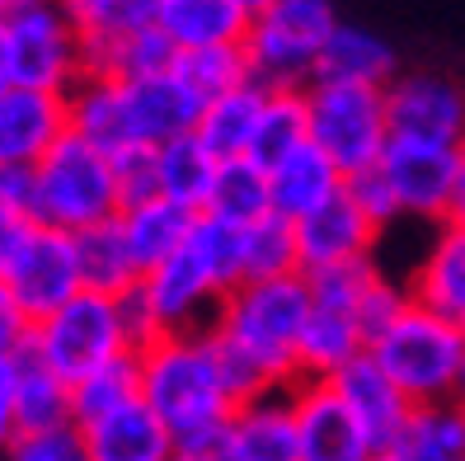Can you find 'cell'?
Wrapping results in <instances>:
<instances>
[{"mask_svg": "<svg viewBox=\"0 0 465 461\" xmlns=\"http://www.w3.org/2000/svg\"><path fill=\"white\" fill-rule=\"evenodd\" d=\"M142 405L170 433L174 452H216L231 424V396L216 376L207 330L203 335H160L136 348Z\"/></svg>", "mask_w": 465, "mask_h": 461, "instance_id": "6da1fadb", "label": "cell"}, {"mask_svg": "<svg viewBox=\"0 0 465 461\" xmlns=\"http://www.w3.org/2000/svg\"><path fill=\"white\" fill-rule=\"evenodd\" d=\"M311 316V287L301 274L240 283L212 320V335L231 339L250 358H259L282 386L296 382V339Z\"/></svg>", "mask_w": 465, "mask_h": 461, "instance_id": "7a4b0ae2", "label": "cell"}, {"mask_svg": "<svg viewBox=\"0 0 465 461\" xmlns=\"http://www.w3.org/2000/svg\"><path fill=\"white\" fill-rule=\"evenodd\" d=\"M29 198H34V222L66 236L104 226L123 212L114 160L94 151L90 142H80L75 132H66L29 170Z\"/></svg>", "mask_w": 465, "mask_h": 461, "instance_id": "3957f363", "label": "cell"}, {"mask_svg": "<svg viewBox=\"0 0 465 461\" xmlns=\"http://www.w3.org/2000/svg\"><path fill=\"white\" fill-rule=\"evenodd\" d=\"M367 358L400 386L409 405L451 400L465 363V335L456 320H442L419 302H409L391 330L367 344Z\"/></svg>", "mask_w": 465, "mask_h": 461, "instance_id": "277c9868", "label": "cell"}, {"mask_svg": "<svg viewBox=\"0 0 465 461\" xmlns=\"http://www.w3.org/2000/svg\"><path fill=\"white\" fill-rule=\"evenodd\" d=\"M0 66L19 90L66 95L85 75V52L62 0H10L0 19Z\"/></svg>", "mask_w": 465, "mask_h": 461, "instance_id": "5b68a950", "label": "cell"}, {"mask_svg": "<svg viewBox=\"0 0 465 461\" xmlns=\"http://www.w3.org/2000/svg\"><path fill=\"white\" fill-rule=\"evenodd\" d=\"M334 29L339 15L330 0H278V5L250 15V29L240 43L250 75L263 90H306Z\"/></svg>", "mask_w": 465, "mask_h": 461, "instance_id": "8992f818", "label": "cell"}, {"mask_svg": "<svg viewBox=\"0 0 465 461\" xmlns=\"http://www.w3.org/2000/svg\"><path fill=\"white\" fill-rule=\"evenodd\" d=\"M29 354L57 372L66 386H75L80 376H90L108 363H118L136 354L123 316H118V296H99V292H75L66 306L43 316L29 335Z\"/></svg>", "mask_w": 465, "mask_h": 461, "instance_id": "52a82bcc", "label": "cell"}, {"mask_svg": "<svg viewBox=\"0 0 465 461\" xmlns=\"http://www.w3.org/2000/svg\"><path fill=\"white\" fill-rule=\"evenodd\" d=\"M306 142L330 160L343 179L376 170L381 151L391 142L386 90L320 85V80L306 85Z\"/></svg>", "mask_w": 465, "mask_h": 461, "instance_id": "ba28073f", "label": "cell"}, {"mask_svg": "<svg viewBox=\"0 0 465 461\" xmlns=\"http://www.w3.org/2000/svg\"><path fill=\"white\" fill-rule=\"evenodd\" d=\"M0 283L24 306L34 325L66 306L80 287V259H75V236L52 231L38 222H19L0 231Z\"/></svg>", "mask_w": 465, "mask_h": 461, "instance_id": "9c48e42d", "label": "cell"}, {"mask_svg": "<svg viewBox=\"0 0 465 461\" xmlns=\"http://www.w3.org/2000/svg\"><path fill=\"white\" fill-rule=\"evenodd\" d=\"M376 170L391 184L400 216H423V222L442 226L451 194H456V179L465 170V155H460V146H442V142L391 137L376 160Z\"/></svg>", "mask_w": 465, "mask_h": 461, "instance_id": "30bf717a", "label": "cell"}, {"mask_svg": "<svg viewBox=\"0 0 465 461\" xmlns=\"http://www.w3.org/2000/svg\"><path fill=\"white\" fill-rule=\"evenodd\" d=\"M136 287H142L146 306L155 311L160 335H203V330H212L216 311L226 302V292L216 287V278L203 268V259L188 250V240L160 268L142 274Z\"/></svg>", "mask_w": 465, "mask_h": 461, "instance_id": "8fae6325", "label": "cell"}, {"mask_svg": "<svg viewBox=\"0 0 465 461\" xmlns=\"http://www.w3.org/2000/svg\"><path fill=\"white\" fill-rule=\"evenodd\" d=\"M386 123L391 137L404 142H442L460 146L465 132V90L447 75H395L386 85Z\"/></svg>", "mask_w": 465, "mask_h": 461, "instance_id": "7c38bea8", "label": "cell"}, {"mask_svg": "<svg viewBox=\"0 0 465 461\" xmlns=\"http://www.w3.org/2000/svg\"><path fill=\"white\" fill-rule=\"evenodd\" d=\"M287 396L296 415L301 461H371L376 456L367 428L352 419V410L339 400L330 382H292Z\"/></svg>", "mask_w": 465, "mask_h": 461, "instance_id": "4fadbf2b", "label": "cell"}, {"mask_svg": "<svg viewBox=\"0 0 465 461\" xmlns=\"http://www.w3.org/2000/svg\"><path fill=\"white\" fill-rule=\"evenodd\" d=\"M376 226L362 216V207L343 194H334L324 207L296 222V268L301 274H320V268H339V264H358L371 259L376 250Z\"/></svg>", "mask_w": 465, "mask_h": 461, "instance_id": "5bb4252c", "label": "cell"}, {"mask_svg": "<svg viewBox=\"0 0 465 461\" xmlns=\"http://www.w3.org/2000/svg\"><path fill=\"white\" fill-rule=\"evenodd\" d=\"M66 95L47 90H0V165L34 170L38 160L66 137Z\"/></svg>", "mask_w": 465, "mask_h": 461, "instance_id": "9a60e30c", "label": "cell"}, {"mask_svg": "<svg viewBox=\"0 0 465 461\" xmlns=\"http://www.w3.org/2000/svg\"><path fill=\"white\" fill-rule=\"evenodd\" d=\"M216 456L222 461H301L292 396L272 391V396L235 405L222 443H216Z\"/></svg>", "mask_w": 465, "mask_h": 461, "instance_id": "2e32d148", "label": "cell"}, {"mask_svg": "<svg viewBox=\"0 0 465 461\" xmlns=\"http://www.w3.org/2000/svg\"><path fill=\"white\" fill-rule=\"evenodd\" d=\"M123 104H127L132 146H151V151L174 137H188L203 114V104L183 90V80L174 71L151 75V80H123Z\"/></svg>", "mask_w": 465, "mask_h": 461, "instance_id": "e0dca14e", "label": "cell"}, {"mask_svg": "<svg viewBox=\"0 0 465 461\" xmlns=\"http://www.w3.org/2000/svg\"><path fill=\"white\" fill-rule=\"evenodd\" d=\"M330 386L339 391V400L352 410V419L367 428L371 447L376 452H391L395 438H400V428H404V419H409V410H414V405L400 396V386L391 382V376L362 354V358H352L343 372H334Z\"/></svg>", "mask_w": 465, "mask_h": 461, "instance_id": "ac0fdd59", "label": "cell"}, {"mask_svg": "<svg viewBox=\"0 0 465 461\" xmlns=\"http://www.w3.org/2000/svg\"><path fill=\"white\" fill-rule=\"evenodd\" d=\"M66 127L80 142H90L108 160L132 151V127H127V104H123V80L114 75H80L66 90Z\"/></svg>", "mask_w": 465, "mask_h": 461, "instance_id": "d6986e66", "label": "cell"}, {"mask_svg": "<svg viewBox=\"0 0 465 461\" xmlns=\"http://www.w3.org/2000/svg\"><path fill=\"white\" fill-rule=\"evenodd\" d=\"M155 29L179 52L240 47L250 29V10L244 0H155Z\"/></svg>", "mask_w": 465, "mask_h": 461, "instance_id": "ffe728a7", "label": "cell"}, {"mask_svg": "<svg viewBox=\"0 0 465 461\" xmlns=\"http://www.w3.org/2000/svg\"><path fill=\"white\" fill-rule=\"evenodd\" d=\"M404 292H409V302H419L423 311L460 325L465 320V231L437 226L432 246L414 264Z\"/></svg>", "mask_w": 465, "mask_h": 461, "instance_id": "44dd1931", "label": "cell"}, {"mask_svg": "<svg viewBox=\"0 0 465 461\" xmlns=\"http://www.w3.org/2000/svg\"><path fill=\"white\" fill-rule=\"evenodd\" d=\"M334 194H343V175L311 142L296 146L292 155H282L278 165L268 170V212L292 222V226L301 216H311L315 207H324Z\"/></svg>", "mask_w": 465, "mask_h": 461, "instance_id": "7402d4cb", "label": "cell"}, {"mask_svg": "<svg viewBox=\"0 0 465 461\" xmlns=\"http://www.w3.org/2000/svg\"><path fill=\"white\" fill-rule=\"evenodd\" d=\"M315 80L320 85H367V90H386L395 80V52L391 43L371 34V29H358V24H343L330 34L324 43L320 62H315ZM311 80V85H315Z\"/></svg>", "mask_w": 465, "mask_h": 461, "instance_id": "603a6c76", "label": "cell"}, {"mask_svg": "<svg viewBox=\"0 0 465 461\" xmlns=\"http://www.w3.org/2000/svg\"><path fill=\"white\" fill-rule=\"evenodd\" d=\"M80 433H85L94 461H174L170 433L160 428V419L142 400H132V405H123V410L94 419Z\"/></svg>", "mask_w": 465, "mask_h": 461, "instance_id": "cb8c5ba5", "label": "cell"}, {"mask_svg": "<svg viewBox=\"0 0 465 461\" xmlns=\"http://www.w3.org/2000/svg\"><path fill=\"white\" fill-rule=\"evenodd\" d=\"M362 354H367V339L358 330V320L348 311L311 306L306 330L296 339V382H330L334 372H343Z\"/></svg>", "mask_w": 465, "mask_h": 461, "instance_id": "d4e9b609", "label": "cell"}, {"mask_svg": "<svg viewBox=\"0 0 465 461\" xmlns=\"http://www.w3.org/2000/svg\"><path fill=\"white\" fill-rule=\"evenodd\" d=\"M263 99H268V90L259 85V80H244L240 90H231V95H222V99L203 104L193 137H198L216 160H240V155H250L254 132H259V114H263Z\"/></svg>", "mask_w": 465, "mask_h": 461, "instance_id": "484cf974", "label": "cell"}, {"mask_svg": "<svg viewBox=\"0 0 465 461\" xmlns=\"http://www.w3.org/2000/svg\"><path fill=\"white\" fill-rule=\"evenodd\" d=\"M62 10L80 38L85 62L136 38V34L155 29V0H62Z\"/></svg>", "mask_w": 465, "mask_h": 461, "instance_id": "4316f807", "label": "cell"}, {"mask_svg": "<svg viewBox=\"0 0 465 461\" xmlns=\"http://www.w3.org/2000/svg\"><path fill=\"white\" fill-rule=\"evenodd\" d=\"M216 160L193 132L188 137H174L165 146H155V175H160V198L183 207L188 216H203L207 198H212V184H216Z\"/></svg>", "mask_w": 465, "mask_h": 461, "instance_id": "83f0119b", "label": "cell"}, {"mask_svg": "<svg viewBox=\"0 0 465 461\" xmlns=\"http://www.w3.org/2000/svg\"><path fill=\"white\" fill-rule=\"evenodd\" d=\"M118 226H123V240H127V255L136 264V274H151V268H160L188 240L193 216L174 203H165V198H155V203L118 212Z\"/></svg>", "mask_w": 465, "mask_h": 461, "instance_id": "f1b7e54d", "label": "cell"}, {"mask_svg": "<svg viewBox=\"0 0 465 461\" xmlns=\"http://www.w3.org/2000/svg\"><path fill=\"white\" fill-rule=\"evenodd\" d=\"M391 452L404 461H465V410L456 400L414 405Z\"/></svg>", "mask_w": 465, "mask_h": 461, "instance_id": "f546056e", "label": "cell"}, {"mask_svg": "<svg viewBox=\"0 0 465 461\" xmlns=\"http://www.w3.org/2000/svg\"><path fill=\"white\" fill-rule=\"evenodd\" d=\"M75 259H80V287L85 292H99V296H123L142 283L136 264L127 255V240H123V226L118 216L104 226H90L75 236Z\"/></svg>", "mask_w": 465, "mask_h": 461, "instance_id": "4dcf8cb0", "label": "cell"}, {"mask_svg": "<svg viewBox=\"0 0 465 461\" xmlns=\"http://www.w3.org/2000/svg\"><path fill=\"white\" fill-rule=\"evenodd\" d=\"M203 216H216V222H226L235 231L254 226L259 216H268V170L254 165L250 155L222 160V165H216V184H212V198H207Z\"/></svg>", "mask_w": 465, "mask_h": 461, "instance_id": "1f68e13d", "label": "cell"}, {"mask_svg": "<svg viewBox=\"0 0 465 461\" xmlns=\"http://www.w3.org/2000/svg\"><path fill=\"white\" fill-rule=\"evenodd\" d=\"M15 424L19 433H47L71 424V386L47 372L29 348L19 354V386H15Z\"/></svg>", "mask_w": 465, "mask_h": 461, "instance_id": "d6a6232c", "label": "cell"}, {"mask_svg": "<svg viewBox=\"0 0 465 461\" xmlns=\"http://www.w3.org/2000/svg\"><path fill=\"white\" fill-rule=\"evenodd\" d=\"M296 146H306V90H268L250 160L263 165V170H272Z\"/></svg>", "mask_w": 465, "mask_h": 461, "instance_id": "836d02e7", "label": "cell"}, {"mask_svg": "<svg viewBox=\"0 0 465 461\" xmlns=\"http://www.w3.org/2000/svg\"><path fill=\"white\" fill-rule=\"evenodd\" d=\"M240 274L244 283H268V278H287L301 274L296 268V226L282 216H259L254 226L240 231Z\"/></svg>", "mask_w": 465, "mask_h": 461, "instance_id": "e575fe53", "label": "cell"}, {"mask_svg": "<svg viewBox=\"0 0 465 461\" xmlns=\"http://www.w3.org/2000/svg\"><path fill=\"white\" fill-rule=\"evenodd\" d=\"M142 400V382H136V354L108 363L90 376H80V382L71 386V424L90 428L94 419L123 410V405Z\"/></svg>", "mask_w": 465, "mask_h": 461, "instance_id": "d590c367", "label": "cell"}, {"mask_svg": "<svg viewBox=\"0 0 465 461\" xmlns=\"http://www.w3.org/2000/svg\"><path fill=\"white\" fill-rule=\"evenodd\" d=\"M174 75L183 80V90L193 95L198 104H212L231 90H240L250 75V62H244V47H193V52H179Z\"/></svg>", "mask_w": 465, "mask_h": 461, "instance_id": "8d00e7d4", "label": "cell"}, {"mask_svg": "<svg viewBox=\"0 0 465 461\" xmlns=\"http://www.w3.org/2000/svg\"><path fill=\"white\" fill-rule=\"evenodd\" d=\"M179 62V47L160 34V29H146L118 47L99 52V57L85 62V75H114V80H151V75H170Z\"/></svg>", "mask_w": 465, "mask_h": 461, "instance_id": "74e56055", "label": "cell"}, {"mask_svg": "<svg viewBox=\"0 0 465 461\" xmlns=\"http://www.w3.org/2000/svg\"><path fill=\"white\" fill-rule=\"evenodd\" d=\"M188 250L203 259V268L216 278V287H222L226 296L244 283V274H240V231H235V226L216 222V216H193Z\"/></svg>", "mask_w": 465, "mask_h": 461, "instance_id": "f35d334b", "label": "cell"}, {"mask_svg": "<svg viewBox=\"0 0 465 461\" xmlns=\"http://www.w3.org/2000/svg\"><path fill=\"white\" fill-rule=\"evenodd\" d=\"M381 274L376 259H358V264H339V268H320V274H301L311 287V306H324V311H358L367 283Z\"/></svg>", "mask_w": 465, "mask_h": 461, "instance_id": "ab89813d", "label": "cell"}, {"mask_svg": "<svg viewBox=\"0 0 465 461\" xmlns=\"http://www.w3.org/2000/svg\"><path fill=\"white\" fill-rule=\"evenodd\" d=\"M10 461H94L80 424H62L47 433H19L10 443Z\"/></svg>", "mask_w": 465, "mask_h": 461, "instance_id": "60d3db41", "label": "cell"}, {"mask_svg": "<svg viewBox=\"0 0 465 461\" xmlns=\"http://www.w3.org/2000/svg\"><path fill=\"white\" fill-rule=\"evenodd\" d=\"M404 306H409L404 283H395V278H386V274H376V278L367 283V292H362L358 311H352V320H358L362 339L371 344V339H381V335H386L391 325L400 320V311H404Z\"/></svg>", "mask_w": 465, "mask_h": 461, "instance_id": "b9f144b4", "label": "cell"}, {"mask_svg": "<svg viewBox=\"0 0 465 461\" xmlns=\"http://www.w3.org/2000/svg\"><path fill=\"white\" fill-rule=\"evenodd\" d=\"M114 179H118V207H142L160 198V175H155V151L151 146H132L114 155Z\"/></svg>", "mask_w": 465, "mask_h": 461, "instance_id": "7bdbcfd3", "label": "cell"}, {"mask_svg": "<svg viewBox=\"0 0 465 461\" xmlns=\"http://www.w3.org/2000/svg\"><path fill=\"white\" fill-rule=\"evenodd\" d=\"M348 188V198L362 207V216L376 226V231H386L391 222H400V207H395V194H391V184L381 179V170H362V175H352L343 179Z\"/></svg>", "mask_w": 465, "mask_h": 461, "instance_id": "ee69618b", "label": "cell"}, {"mask_svg": "<svg viewBox=\"0 0 465 461\" xmlns=\"http://www.w3.org/2000/svg\"><path fill=\"white\" fill-rule=\"evenodd\" d=\"M19 222H34V198H29V170L0 165V231Z\"/></svg>", "mask_w": 465, "mask_h": 461, "instance_id": "f6af8a7d", "label": "cell"}, {"mask_svg": "<svg viewBox=\"0 0 465 461\" xmlns=\"http://www.w3.org/2000/svg\"><path fill=\"white\" fill-rule=\"evenodd\" d=\"M29 335H34V320L24 316V306L10 296V287L0 283V358H19L29 348Z\"/></svg>", "mask_w": 465, "mask_h": 461, "instance_id": "bcb514c9", "label": "cell"}, {"mask_svg": "<svg viewBox=\"0 0 465 461\" xmlns=\"http://www.w3.org/2000/svg\"><path fill=\"white\" fill-rule=\"evenodd\" d=\"M118 316H123V330H127L132 348H146V344L160 339V320H155V311L146 306L142 287H132V292L118 296Z\"/></svg>", "mask_w": 465, "mask_h": 461, "instance_id": "7dc6e473", "label": "cell"}, {"mask_svg": "<svg viewBox=\"0 0 465 461\" xmlns=\"http://www.w3.org/2000/svg\"><path fill=\"white\" fill-rule=\"evenodd\" d=\"M15 386H19V358H0V447L19 438L15 424Z\"/></svg>", "mask_w": 465, "mask_h": 461, "instance_id": "c3c4849f", "label": "cell"}, {"mask_svg": "<svg viewBox=\"0 0 465 461\" xmlns=\"http://www.w3.org/2000/svg\"><path fill=\"white\" fill-rule=\"evenodd\" d=\"M442 226L465 231V170H460V179H456V194H451V207H447V222H442Z\"/></svg>", "mask_w": 465, "mask_h": 461, "instance_id": "681fc988", "label": "cell"}, {"mask_svg": "<svg viewBox=\"0 0 465 461\" xmlns=\"http://www.w3.org/2000/svg\"><path fill=\"white\" fill-rule=\"evenodd\" d=\"M174 461H222L216 452H174Z\"/></svg>", "mask_w": 465, "mask_h": 461, "instance_id": "f907efd6", "label": "cell"}, {"mask_svg": "<svg viewBox=\"0 0 465 461\" xmlns=\"http://www.w3.org/2000/svg\"><path fill=\"white\" fill-rule=\"evenodd\" d=\"M451 400L465 410V363H460V376H456V391H451Z\"/></svg>", "mask_w": 465, "mask_h": 461, "instance_id": "816d5d0a", "label": "cell"}, {"mask_svg": "<svg viewBox=\"0 0 465 461\" xmlns=\"http://www.w3.org/2000/svg\"><path fill=\"white\" fill-rule=\"evenodd\" d=\"M268 5H278V0H244V10H250V15H259V10H268Z\"/></svg>", "mask_w": 465, "mask_h": 461, "instance_id": "f5cc1de1", "label": "cell"}, {"mask_svg": "<svg viewBox=\"0 0 465 461\" xmlns=\"http://www.w3.org/2000/svg\"><path fill=\"white\" fill-rule=\"evenodd\" d=\"M371 461H404V456H395V452H376Z\"/></svg>", "mask_w": 465, "mask_h": 461, "instance_id": "db71d44e", "label": "cell"}, {"mask_svg": "<svg viewBox=\"0 0 465 461\" xmlns=\"http://www.w3.org/2000/svg\"><path fill=\"white\" fill-rule=\"evenodd\" d=\"M5 85H10V80H5V66H0V90H5Z\"/></svg>", "mask_w": 465, "mask_h": 461, "instance_id": "11a10c76", "label": "cell"}, {"mask_svg": "<svg viewBox=\"0 0 465 461\" xmlns=\"http://www.w3.org/2000/svg\"><path fill=\"white\" fill-rule=\"evenodd\" d=\"M5 5H10V0H0V19H5Z\"/></svg>", "mask_w": 465, "mask_h": 461, "instance_id": "9f6ffc18", "label": "cell"}, {"mask_svg": "<svg viewBox=\"0 0 465 461\" xmlns=\"http://www.w3.org/2000/svg\"><path fill=\"white\" fill-rule=\"evenodd\" d=\"M460 155H465V132H460Z\"/></svg>", "mask_w": 465, "mask_h": 461, "instance_id": "6f0895ef", "label": "cell"}, {"mask_svg": "<svg viewBox=\"0 0 465 461\" xmlns=\"http://www.w3.org/2000/svg\"><path fill=\"white\" fill-rule=\"evenodd\" d=\"M460 335H465V320H460Z\"/></svg>", "mask_w": 465, "mask_h": 461, "instance_id": "680465c9", "label": "cell"}]
</instances>
